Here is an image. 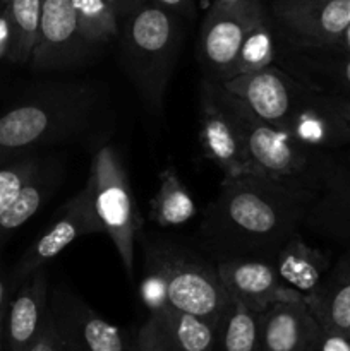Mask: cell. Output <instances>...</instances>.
Returning a JSON list of instances; mask_svg holds the SVG:
<instances>
[{
	"label": "cell",
	"instance_id": "34",
	"mask_svg": "<svg viewBox=\"0 0 350 351\" xmlns=\"http://www.w3.org/2000/svg\"><path fill=\"white\" fill-rule=\"evenodd\" d=\"M156 5L163 7V9L170 10V12L177 14V16H194V5L192 0H151Z\"/></svg>",
	"mask_w": 350,
	"mask_h": 351
},
{
	"label": "cell",
	"instance_id": "5",
	"mask_svg": "<svg viewBox=\"0 0 350 351\" xmlns=\"http://www.w3.org/2000/svg\"><path fill=\"white\" fill-rule=\"evenodd\" d=\"M143 252L144 263L156 267L167 281L168 304L218 329L232 297L220 280L216 263L163 237H144Z\"/></svg>",
	"mask_w": 350,
	"mask_h": 351
},
{
	"label": "cell",
	"instance_id": "30",
	"mask_svg": "<svg viewBox=\"0 0 350 351\" xmlns=\"http://www.w3.org/2000/svg\"><path fill=\"white\" fill-rule=\"evenodd\" d=\"M134 351H180L172 343L167 332L161 329L154 317H148V321L137 331L134 338Z\"/></svg>",
	"mask_w": 350,
	"mask_h": 351
},
{
	"label": "cell",
	"instance_id": "35",
	"mask_svg": "<svg viewBox=\"0 0 350 351\" xmlns=\"http://www.w3.org/2000/svg\"><path fill=\"white\" fill-rule=\"evenodd\" d=\"M106 2H110V5L115 9L119 19H124V17H127L129 14H132L137 7L143 5L146 0H106Z\"/></svg>",
	"mask_w": 350,
	"mask_h": 351
},
{
	"label": "cell",
	"instance_id": "38",
	"mask_svg": "<svg viewBox=\"0 0 350 351\" xmlns=\"http://www.w3.org/2000/svg\"><path fill=\"white\" fill-rule=\"evenodd\" d=\"M343 47L350 51V26H349V29H347L345 38H343Z\"/></svg>",
	"mask_w": 350,
	"mask_h": 351
},
{
	"label": "cell",
	"instance_id": "33",
	"mask_svg": "<svg viewBox=\"0 0 350 351\" xmlns=\"http://www.w3.org/2000/svg\"><path fill=\"white\" fill-rule=\"evenodd\" d=\"M14 290H16V285H14L12 276H7L5 271L0 269V315L7 314V308L14 297Z\"/></svg>",
	"mask_w": 350,
	"mask_h": 351
},
{
	"label": "cell",
	"instance_id": "2",
	"mask_svg": "<svg viewBox=\"0 0 350 351\" xmlns=\"http://www.w3.org/2000/svg\"><path fill=\"white\" fill-rule=\"evenodd\" d=\"M113 122L108 91L95 81H58L0 117V163L55 144L105 139Z\"/></svg>",
	"mask_w": 350,
	"mask_h": 351
},
{
	"label": "cell",
	"instance_id": "6",
	"mask_svg": "<svg viewBox=\"0 0 350 351\" xmlns=\"http://www.w3.org/2000/svg\"><path fill=\"white\" fill-rule=\"evenodd\" d=\"M84 189L103 233L112 240L127 278L132 280L141 215L120 154L112 144H102L93 153Z\"/></svg>",
	"mask_w": 350,
	"mask_h": 351
},
{
	"label": "cell",
	"instance_id": "37",
	"mask_svg": "<svg viewBox=\"0 0 350 351\" xmlns=\"http://www.w3.org/2000/svg\"><path fill=\"white\" fill-rule=\"evenodd\" d=\"M3 321H5V315H0V351L5 346V336H3Z\"/></svg>",
	"mask_w": 350,
	"mask_h": 351
},
{
	"label": "cell",
	"instance_id": "12",
	"mask_svg": "<svg viewBox=\"0 0 350 351\" xmlns=\"http://www.w3.org/2000/svg\"><path fill=\"white\" fill-rule=\"evenodd\" d=\"M199 146L202 154L223 171V178L263 175L247 153L244 137L213 93L208 77L199 95Z\"/></svg>",
	"mask_w": 350,
	"mask_h": 351
},
{
	"label": "cell",
	"instance_id": "32",
	"mask_svg": "<svg viewBox=\"0 0 350 351\" xmlns=\"http://www.w3.org/2000/svg\"><path fill=\"white\" fill-rule=\"evenodd\" d=\"M318 351H350V338L347 332L329 331L321 328Z\"/></svg>",
	"mask_w": 350,
	"mask_h": 351
},
{
	"label": "cell",
	"instance_id": "40",
	"mask_svg": "<svg viewBox=\"0 0 350 351\" xmlns=\"http://www.w3.org/2000/svg\"><path fill=\"white\" fill-rule=\"evenodd\" d=\"M347 335H349V338H350V329H349V332H347Z\"/></svg>",
	"mask_w": 350,
	"mask_h": 351
},
{
	"label": "cell",
	"instance_id": "20",
	"mask_svg": "<svg viewBox=\"0 0 350 351\" xmlns=\"http://www.w3.org/2000/svg\"><path fill=\"white\" fill-rule=\"evenodd\" d=\"M62 178L64 175H62V168L58 165L51 163V161H43L40 170L24 185L16 201L0 216V247L12 233H16L21 226L26 225L40 211L41 206L57 191Z\"/></svg>",
	"mask_w": 350,
	"mask_h": 351
},
{
	"label": "cell",
	"instance_id": "39",
	"mask_svg": "<svg viewBox=\"0 0 350 351\" xmlns=\"http://www.w3.org/2000/svg\"><path fill=\"white\" fill-rule=\"evenodd\" d=\"M239 0H215L213 3H220V5H232V3H237Z\"/></svg>",
	"mask_w": 350,
	"mask_h": 351
},
{
	"label": "cell",
	"instance_id": "11",
	"mask_svg": "<svg viewBox=\"0 0 350 351\" xmlns=\"http://www.w3.org/2000/svg\"><path fill=\"white\" fill-rule=\"evenodd\" d=\"M285 130L318 153L329 154L350 146V101L304 86Z\"/></svg>",
	"mask_w": 350,
	"mask_h": 351
},
{
	"label": "cell",
	"instance_id": "17",
	"mask_svg": "<svg viewBox=\"0 0 350 351\" xmlns=\"http://www.w3.org/2000/svg\"><path fill=\"white\" fill-rule=\"evenodd\" d=\"M48 280L41 269L27 276L10 300L3 321L7 351H27L48 315Z\"/></svg>",
	"mask_w": 350,
	"mask_h": 351
},
{
	"label": "cell",
	"instance_id": "21",
	"mask_svg": "<svg viewBox=\"0 0 350 351\" xmlns=\"http://www.w3.org/2000/svg\"><path fill=\"white\" fill-rule=\"evenodd\" d=\"M309 311L323 329L349 332L350 329V263L326 274L314 295L305 298Z\"/></svg>",
	"mask_w": 350,
	"mask_h": 351
},
{
	"label": "cell",
	"instance_id": "7",
	"mask_svg": "<svg viewBox=\"0 0 350 351\" xmlns=\"http://www.w3.org/2000/svg\"><path fill=\"white\" fill-rule=\"evenodd\" d=\"M48 315L65 351H134V339L62 285L48 295Z\"/></svg>",
	"mask_w": 350,
	"mask_h": 351
},
{
	"label": "cell",
	"instance_id": "8",
	"mask_svg": "<svg viewBox=\"0 0 350 351\" xmlns=\"http://www.w3.org/2000/svg\"><path fill=\"white\" fill-rule=\"evenodd\" d=\"M266 19L259 0H239L232 5L213 3L199 31L198 55L206 77L222 81L235 60L247 34Z\"/></svg>",
	"mask_w": 350,
	"mask_h": 351
},
{
	"label": "cell",
	"instance_id": "4",
	"mask_svg": "<svg viewBox=\"0 0 350 351\" xmlns=\"http://www.w3.org/2000/svg\"><path fill=\"white\" fill-rule=\"evenodd\" d=\"M209 79V77H208ZM213 93L244 137L247 153L257 170L266 177L301 185L312 194L321 178L328 154L302 146L287 130H281L254 115L244 101L209 79Z\"/></svg>",
	"mask_w": 350,
	"mask_h": 351
},
{
	"label": "cell",
	"instance_id": "36",
	"mask_svg": "<svg viewBox=\"0 0 350 351\" xmlns=\"http://www.w3.org/2000/svg\"><path fill=\"white\" fill-rule=\"evenodd\" d=\"M7 48H9V23H7V16L0 17V55H7Z\"/></svg>",
	"mask_w": 350,
	"mask_h": 351
},
{
	"label": "cell",
	"instance_id": "27",
	"mask_svg": "<svg viewBox=\"0 0 350 351\" xmlns=\"http://www.w3.org/2000/svg\"><path fill=\"white\" fill-rule=\"evenodd\" d=\"M79 29L95 47L119 36V16L106 0H72Z\"/></svg>",
	"mask_w": 350,
	"mask_h": 351
},
{
	"label": "cell",
	"instance_id": "1",
	"mask_svg": "<svg viewBox=\"0 0 350 351\" xmlns=\"http://www.w3.org/2000/svg\"><path fill=\"white\" fill-rule=\"evenodd\" d=\"M311 192L266 175L223 178L206 208L199 242L215 261L275 254L304 225Z\"/></svg>",
	"mask_w": 350,
	"mask_h": 351
},
{
	"label": "cell",
	"instance_id": "24",
	"mask_svg": "<svg viewBox=\"0 0 350 351\" xmlns=\"http://www.w3.org/2000/svg\"><path fill=\"white\" fill-rule=\"evenodd\" d=\"M180 351H215L216 329L205 319L187 314L170 304L150 314Z\"/></svg>",
	"mask_w": 350,
	"mask_h": 351
},
{
	"label": "cell",
	"instance_id": "29",
	"mask_svg": "<svg viewBox=\"0 0 350 351\" xmlns=\"http://www.w3.org/2000/svg\"><path fill=\"white\" fill-rule=\"evenodd\" d=\"M141 298H143L144 305H146L148 312L154 314V312L161 311L168 305L167 298V281L161 276L160 271L153 267L151 264L144 263V278L141 283Z\"/></svg>",
	"mask_w": 350,
	"mask_h": 351
},
{
	"label": "cell",
	"instance_id": "9",
	"mask_svg": "<svg viewBox=\"0 0 350 351\" xmlns=\"http://www.w3.org/2000/svg\"><path fill=\"white\" fill-rule=\"evenodd\" d=\"M273 16L294 47H343L350 26V0H278Z\"/></svg>",
	"mask_w": 350,
	"mask_h": 351
},
{
	"label": "cell",
	"instance_id": "28",
	"mask_svg": "<svg viewBox=\"0 0 350 351\" xmlns=\"http://www.w3.org/2000/svg\"><path fill=\"white\" fill-rule=\"evenodd\" d=\"M43 161V158L31 153L0 163V216L16 201L24 185L40 170Z\"/></svg>",
	"mask_w": 350,
	"mask_h": 351
},
{
	"label": "cell",
	"instance_id": "10",
	"mask_svg": "<svg viewBox=\"0 0 350 351\" xmlns=\"http://www.w3.org/2000/svg\"><path fill=\"white\" fill-rule=\"evenodd\" d=\"M98 47L79 29L72 0H41L38 41L31 65L38 71H67L93 57Z\"/></svg>",
	"mask_w": 350,
	"mask_h": 351
},
{
	"label": "cell",
	"instance_id": "14",
	"mask_svg": "<svg viewBox=\"0 0 350 351\" xmlns=\"http://www.w3.org/2000/svg\"><path fill=\"white\" fill-rule=\"evenodd\" d=\"M264 122L285 130L304 86L278 65L220 82Z\"/></svg>",
	"mask_w": 350,
	"mask_h": 351
},
{
	"label": "cell",
	"instance_id": "25",
	"mask_svg": "<svg viewBox=\"0 0 350 351\" xmlns=\"http://www.w3.org/2000/svg\"><path fill=\"white\" fill-rule=\"evenodd\" d=\"M9 48L7 57L14 64H27L38 41L41 17V0H9Z\"/></svg>",
	"mask_w": 350,
	"mask_h": 351
},
{
	"label": "cell",
	"instance_id": "16",
	"mask_svg": "<svg viewBox=\"0 0 350 351\" xmlns=\"http://www.w3.org/2000/svg\"><path fill=\"white\" fill-rule=\"evenodd\" d=\"M275 65L316 93L350 101V51L345 47L305 48L277 45Z\"/></svg>",
	"mask_w": 350,
	"mask_h": 351
},
{
	"label": "cell",
	"instance_id": "31",
	"mask_svg": "<svg viewBox=\"0 0 350 351\" xmlns=\"http://www.w3.org/2000/svg\"><path fill=\"white\" fill-rule=\"evenodd\" d=\"M27 351H65L60 339H58L54 324H51L50 315H47V322H45L43 329H41V332Z\"/></svg>",
	"mask_w": 350,
	"mask_h": 351
},
{
	"label": "cell",
	"instance_id": "18",
	"mask_svg": "<svg viewBox=\"0 0 350 351\" xmlns=\"http://www.w3.org/2000/svg\"><path fill=\"white\" fill-rule=\"evenodd\" d=\"M321 326L305 302H281L263 314V351H318Z\"/></svg>",
	"mask_w": 350,
	"mask_h": 351
},
{
	"label": "cell",
	"instance_id": "19",
	"mask_svg": "<svg viewBox=\"0 0 350 351\" xmlns=\"http://www.w3.org/2000/svg\"><path fill=\"white\" fill-rule=\"evenodd\" d=\"M273 264L281 280L305 298L314 295L329 273V259L316 247L309 245L301 230L292 233L275 254Z\"/></svg>",
	"mask_w": 350,
	"mask_h": 351
},
{
	"label": "cell",
	"instance_id": "22",
	"mask_svg": "<svg viewBox=\"0 0 350 351\" xmlns=\"http://www.w3.org/2000/svg\"><path fill=\"white\" fill-rule=\"evenodd\" d=\"M196 204L189 189L182 184L174 167L165 168L158 177V191L151 199L150 219L160 228H174L191 221Z\"/></svg>",
	"mask_w": 350,
	"mask_h": 351
},
{
	"label": "cell",
	"instance_id": "13",
	"mask_svg": "<svg viewBox=\"0 0 350 351\" xmlns=\"http://www.w3.org/2000/svg\"><path fill=\"white\" fill-rule=\"evenodd\" d=\"M93 233H103V230L93 211L88 191L82 189L58 209L51 225L34 240L33 245L21 257L19 264L12 273L16 288H19V285L27 276L55 259L74 240L82 235H93Z\"/></svg>",
	"mask_w": 350,
	"mask_h": 351
},
{
	"label": "cell",
	"instance_id": "3",
	"mask_svg": "<svg viewBox=\"0 0 350 351\" xmlns=\"http://www.w3.org/2000/svg\"><path fill=\"white\" fill-rule=\"evenodd\" d=\"M122 21L117 38L124 69L144 106L160 115L182 45L177 14L146 0Z\"/></svg>",
	"mask_w": 350,
	"mask_h": 351
},
{
	"label": "cell",
	"instance_id": "23",
	"mask_svg": "<svg viewBox=\"0 0 350 351\" xmlns=\"http://www.w3.org/2000/svg\"><path fill=\"white\" fill-rule=\"evenodd\" d=\"M215 351H263V314L232 298L216 329Z\"/></svg>",
	"mask_w": 350,
	"mask_h": 351
},
{
	"label": "cell",
	"instance_id": "26",
	"mask_svg": "<svg viewBox=\"0 0 350 351\" xmlns=\"http://www.w3.org/2000/svg\"><path fill=\"white\" fill-rule=\"evenodd\" d=\"M275 57H277V36H275V31L271 24L268 23V19H263L247 34L242 47L239 48L235 60L232 62L226 74L218 82L229 81V79L237 77V75L273 65Z\"/></svg>",
	"mask_w": 350,
	"mask_h": 351
},
{
	"label": "cell",
	"instance_id": "15",
	"mask_svg": "<svg viewBox=\"0 0 350 351\" xmlns=\"http://www.w3.org/2000/svg\"><path fill=\"white\" fill-rule=\"evenodd\" d=\"M220 280L230 297L264 314L281 302H305V297L288 287L278 274L273 261L261 257H233L216 261Z\"/></svg>",
	"mask_w": 350,
	"mask_h": 351
}]
</instances>
